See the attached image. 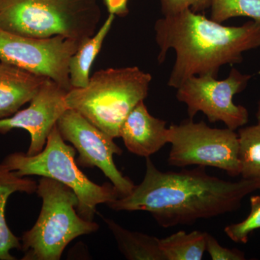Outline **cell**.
<instances>
[{
	"mask_svg": "<svg viewBox=\"0 0 260 260\" xmlns=\"http://www.w3.org/2000/svg\"><path fill=\"white\" fill-rule=\"evenodd\" d=\"M256 116L258 123H259L260 124V100L259 102V104H258L257 112H256Z\"/></svg>",
	"mask_w": 260,
	"mask_h": 260,
	"instance_id": "24",
	"label": "cell"
},
{
	"mask_svg": "<svg viewBox=\"0 0 260 260\" xmlns=\"http://www.w3.org/2000/svg\"><path fill=\"white\" fill-rule=\"evenodd\" d=\"M83 42L63 36L21 37L0 28V61L49 78L69 91L70 58Z\"/></svg>",
	"mask_w": 260,
	"mask_h": 260,
	"instance_id": "8",
	"label": "cell"
},
{
	"mask_svg": "<svg viewBox=\"0 0 260 260\" xmlns=\"http://www.w3.org/2000/svg\"><path fill=\"white\" fill-rule=\"evenodd\" d=\"M38 184L28 178L20 177L0 164V260H15L10 254L13 249H21L20 239L15 237L7 224L5 208L10 195L20 191L27 194L37 192Z\"/></svg>",
	"mask_w": 260,
	"mask_h": 260,
	"instance_id": "14",
	"label": "cell"
},
{
	"mask_svg": "<svg viewBox=\"0 0 260 260\" xmlns=\"http://www.w3.org/2000/svg\"><path fill=\"white\" fill-rule=\"evenodd\" d=\"M206 232L179 231L159 239L165 260H201L206 251Z\"/></svg>",
	"mask_w": 260,
	"mask_h": 260,
	"instance_id": "17",
	"label": "cell"
},
{
	"mask_svg": "<svg viewBox=\"0 0 260 260\" xmlns=\"http://www.w3.org/2000/svg\"><path fill=\"white\" fill-rule=\"evenodd\" d=\"M119 138L130 153L150 158L169 143L167 122L152 116L144 101L129 112L119 129Z\"/></svg>",
	"mask_w": 260,
	"mask_h": 260,
	"instance_id": "12",
	"label": "cell"
},
{
	"mask_svg": "<svg viewBox=\"0 0 260 260\" xmlns=\"http://www.w3.org/2000/svg\"><path fill=\"white\" fill-rule=\"evenodd\" d=\"M115 15L109 14L107 20L93 37L85 39L70 58V83L75 88H84L90 81V72L95 57L100 52L106 37L110 31Z\"/></svg>",
	"mask_w": 260,
	"mask_h": 260,
	"instance_id": "15",
	"label": "cell"
},
{
	"mask_svg": "<svg viewBox=\"0 0 260 260\" xmlns=\"http://www.w3.org/2000/svg\"><path fill=\"white\" fill-rule=\"evenodd\" d=\"M168 157L176 167H210L221 169L232 177L240 175L239 136L235 130L210 127L205 121L193 119L172 124L169 128Z\"/></svg>",
	"mask_w": 260,
	"mask_h": 260,
	"instance_id": "7",
	"label": "cell"
},
{
	"mask_svg": "<svg viewBox=\"0 0 260 260\" xmlns=\"http://www.w3.org/2000/svg\"><path fill=\"white\" fill-rule=\"evenodd\" d=\"M109 14L125 18L129 14V0H103Z\"/></svg>",
	"mask_w": 260,
	"mask_h": 260,
	"instance_id": "23",
	"label": "cell"
},
{
	"mask_svg": "<svg viewBox=\"0 0 260 260\" xmlns=\"http://www.w3.org/2000/svg\"><path fill=\"white\" fill-rule=\"evenodd\" d=\"M206 251L213 260H243L244 254L237 249H229L219 244L217 239L207 233Z\"/></svg>",
	"mask_w": 260,
	"mask_h": 260,
	"instance_id": "22",
	"label": "cell"
},
{
	"mask_svg": "<svg viewBox=\"0 0 260 260\" xmlns=\"http://www.w3.org/2000/svg\"><path fill=\"white\" fill-rule=\"evenodd\" d=\"M47 79L0 61V119L14 115L31 102Z\"/></svg>",
	"mask_w": 260,
	"mask_h": 260,
	"instance_id": "13",
	"label": "cell"
},
{
	"mask_svg": "<svg viewBox=\"0 0 260 260\" xmlns=\"http://www.w3.org/2000/svg\"><path fill=\"white\" fill-rule=\"evenodd\" d=\"M151 81L138 67L99 70L87 86L69 90L65 103L115 139L129 112L148 96Z\"/></svg>",
	"mask_w": 260,
	"mask_h": 260,
	"instance_id": "3",
	"label": "cell"
},
{
	"mask_svg": "<svg viewBox=\"0 0 260 260\" xmlns=\"http://www.w3.org/2000/svg\"><path fill=\"white\" fill-rule=\"evenodd\" d=\"M61 138L70 142L79 153L76 162L83 167H97L110 180L121 197L129 194L135 186L116 168L114 155L123 153L114 138L99 129L79 113L68 109L56 123Z\"/></svg>",
	"mask_w": 260,
	"mask_h": 260,
	"instance_id": "10",
	"label": "cell"
},
{
	"mask_svg": "<svg viewBox=\"0 0 260 260\" xmlns=\"http://www.w3.org/2000/svg\"><path fill=\"white\" fill-rule=\"evenodd\" d=\"M239 159L242 179L260 180V124L239 129Z\"/></svg>",
	"mask_w": 260,
	"mask_h": 260,
	"instance_id": "18",
	"label": "cell"
},
{
	"mask_svg": "<svg viewBox=\"0 0 260 260\" xmlns=\"http://www.w3.org/2000/svg\"><path fill=\"white\" fill-rule=\"evenodd\" d=\"M74 147L67 144L57 126H54L40 153L9 154L2 164L20 177L40 176L59 181L73 189L78 197V214L93 221L97 205L108 204L120 198L112 184L99 185L85 176L78 167Z\"/></svg>",
	"mask_w": 260,
	"mask_h": 260,
	"instance_id": "6",
	"label": "cell"
},
{
	"mask_svg": "<svg viewBox=\"0 0 260 260\" xmlns=\"http://www.w3.org/2000/svg\"><path fill=\"white\" fill-rule=\"evenodd\" d=\"M101 18L97 0H0V28L21 37L85 41Z\"/></svg>",
	"mask_w": 260,
	"mask_h": 260,
	"instance_id": "4",
	"label": "cell"
},
{
	"mask_svg": "<svg viewBox=\"0 0 260 260\" xmlns=\"http://www.w3.org/2000/svg\"><path fill=\"white\" fill-rule=\"evenodd\" d=\"M257 189V179L223 180L209 175L203 167L162 172L146 158L142 182L129 194L107 205L115 211L148 212L159 225L169 229L232 213Z\"/></svg>",
	"mask_w": 260,
	"mask_h": 260,
	"instance_id": "1",
	"label": "cell"
},
{
	"mask_svg": "<svg viewBox=\"0 0 260 260\" xmlns=\"http://www.w3.org/2000/svg\"><path fill=\"white\" fill-rule=\"evenodd\" d=\"M251 77L235 68L225 80H218L212 75L190 77L177 89V99L186 104L189 119L202 112L210 122L222 121L227 128L236 130L248 122L249 112L233 99L246 88Z\"/></svg>",
	"mask_w": 260,
	"mask_h": 260,
	"instance_id": "9",
	"label": "cell"
},
{
	"mask_svg": "<svg viewBox=\"0 0 260 260\" xmlns=\"http://www.w3.org/2000/svg\"><path fill=\"white\" fill-rule=\"evenodd\" d=\"M37 193L42 198V208L34 226L22 237V259H60L72 241L99 230L97 223L78 214V197L62 183L42 177Z\"/></svg>",
	"mask_w": 260,
	"mask_h": 260,
	"instance_id": "5",
	"label": "cell"
},
{
	"mask_svg": "<svg viewBox=\"0 0 260 260\" xmlns=\"http://www.w3.org/2000/svg\"><path fill=\"white\" fill-rule=\"evenodd\" d=\"M112 233L121 254L129 260H165L159 239L140 232H131L112 219L104 218Z\"/></svg>",
	"mask_w": 260,
	"mask_h": 260,
	"instance_id": "16",
	"label": "cell"
},
{
	"mask_svg": "<svg viewBox=\"0 0 260 260\" xmlns=\"http://www.w3.org/2000/svg\"><path fill=\"white\" fill-rule=\"evenodd\" d=\"M251 211L247 218L240 223L231 224L224 232L236 243H246L251 233L260 229V197L250 198Z\"/></svg>",
	"mask_w": 260,
	"mask_h": 260,
	"instance_id": "20",
	"label": "cell"
},
{
	"mask_svg": "<svg viewBox=\"0 0 260 260\" xmlns=\"http://www.w3.org/2000/svg\"><path fill=\"white\" fill-rule=\"evenodd\" d=\"M154 30L159 64L164 62L169 49L175 51L167 85L176 89L190 77L217 78L222 66L239 64L243 53L260 47V22L225 26L190 10L158 19Z\"/></svg>",
	"mask_w": 260,
	"mask_h": 260,
	"instance_id": "2",
	"label": "cell"
},
{
	"mask_svg": "<svg viewBox=\"0 0 260 260\" xmlns=\"http://www.w3.org/2000/svg\"><path fill=\"white\" fill-rule=\"evenodd\" d=\"M164 16L178 14L186 10L194 13H204L210 9L211 0H159Z\"/></svg>",
	"mask_w": 260,
	"mask_h": 260,
	"instance_id": "21",
	"label": "cell"
},
{
	"mask_svg": "<svg viewBox=\"0 0 260 260\" xmlns=\"http://www.w3.org/2000/svg\"><path fill=\"white\" fill-rule=\"evenodd\" d=\"M210 10V19L219 23L237 17L260 22V0H211Z\"/></svg>",
	"mask_w": 260,
	"mask_h": 260,
	"instance_id": "19",
	"label": "cell"
},
{
	"mask_svg": "<svg viewBox=\"0 0 260 260\" xmlns=\"http://www.w3.org/2000/svg\"><path fill=\"white\" fill-rule=\"evenodd\" d=\"M68 90L54 80H46L27 109L18 111L14 115L0 119V133L13 129L26 130L30 135V144L26 154L40 153L57 121L68 108L65 97Z\"/></svg>",
	"mask_w": 260,
	"mask_h": 260,
	"instance_id": "11",
	"label": "cell"
}]
</instances>
